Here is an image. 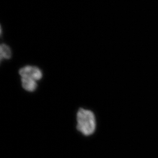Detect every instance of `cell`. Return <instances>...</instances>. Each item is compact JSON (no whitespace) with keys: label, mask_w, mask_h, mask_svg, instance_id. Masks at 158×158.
Instances as JSON below:
<instances>
[{"label":"cell","mask_w":158,"mask_h":158,"mask_svg":"<svg viewBox=\"0 0 158 158\" xmlns=\"http://www.w3.org/2000/svg\"><path fill=\"white\" fill-rule=\"evenodd\" d=\"M11 56V51L9 47L7 46L5 44H2L1 45V59L2 57L9 59Z\"/></svg>","instance_id":"cell-4"},{"label":"cell","mask_w":158,"mask_h":158,"mask_svg":"<svg viewBox=\"0 0 158 158\" xmlns=\"http://www.w3.org/2000/svg\"><path fill=\"white\" fill-rule=\"evenodd\" d=\"M19 74L22 77H28L35 81L40 80L42 77L41 71L36 67L26 66L20 69Z\"/></svg>","instance_id":"cell-2"},{"label":"cell","mask_w":158,"mask_h":158,"mask_svg":"<svg viewBox=\"0 0 158 158\" xmlns=\"http://www.w3.org/2000/svg\"><path fill=\"white\" fill-rule=\"evenodd\" d=\"M77 129L85 136L92 135L95 131L96 123L94 114L91 110L81 108L77 113Z\"/></svg>","instance_id":"cell-1"},{"label":"cell","mask_w":158,"mask_h":158,"mask_svg":"<svg viewBox=\"0 0 158 158\" xmlns=\"http://www.w3.org/2000/svg\"><path fill=\"white\" fill-rule=\"evenodd\" d=\"M34 79L30 78L22 77V83L24 89L28 92H33L37 88V84Z\"/></svg>","instance_id":"cell-3"}]
</instances>
